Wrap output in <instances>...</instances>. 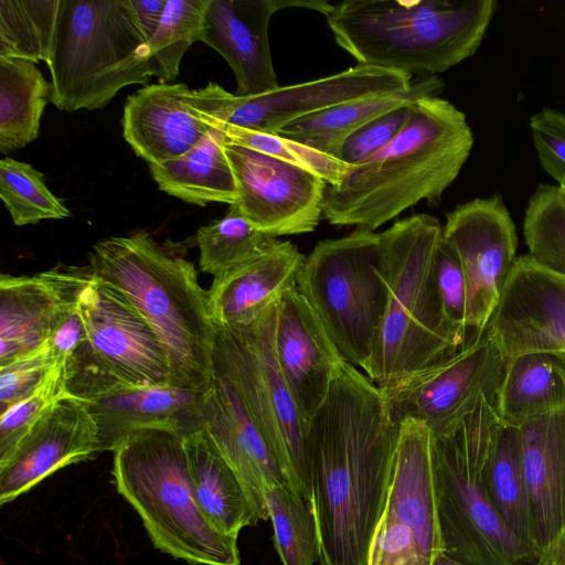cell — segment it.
I'll return each instance as SVG.
<instances>
[{"mask_svg": "<svg viewBox=\"0 0 565 565\" xmlns=\"http://www.w3.org/2000/svg\"><path fill=\"white\" fill-rule=\"evenodd\" d=\"M398 433L381 388L344 361L307 427L319 565L369 564Z\"/></svg>", "mask_w": 565, "mask_h": 565, "instance_id": "cell-1", "label": "cell"}, {"mask_svg": "<svg viewBox=\"0 0 565 565\" xmlns=\"http://www.w3.org/2000/svg\"><path fill=\"white\" fill-rule=\"evenodd\" d=\"M473 134L449 100L426 96L412 104L399 132L328 185L322 217L338 226L373 231L426 200L439 204L467 162Z\"/></svg>", "mask_w": 565, "mask_h": 565, "instance_id": "cell-2", "label": "cell"}, {"mask_svg": "<svg viewBox=\"0 0 565 565\" xmlns=\"http://www.w3.org/2000/svg\"><path fill=\"white\" fill-rule=\"evenodd\" d=\"M88 258L93 274L115 288L159 339L169 385L206 391L214 379L215 327L193 264L147 232L100 239Z\"/></svg>", "mask_w": 565, "mask_h": 565, "instance_id": "cell-3", "label": "cell"}, {"mask_svg": "<svg viewBox=\"0 0 565 565\" xmlns=\"http://www.w3.org/2000/svg\"><path fill=\"white\" fill-rule=\"evenodd\" d=\"M495 8V0H347L326 19L358 64L435 76L477 52Z\"/></svg>", "mask_w": 565, "mask_h": 565, "instance_id": "cell-4", "label": "cell"}, {"mask_svg": "<svg viewBox=\"0 0 565 565\" xmlns=\"http://www.w3.org/2000/svg\"><path fill=\"white\" fill-rule=\"evenodd\" d=\"M495 402L497 395H482L451 422L429 429L443 552L466 565H539L486 493L483 473L501 426Z\"/></svg>", "mask_w": 565, "mask_h": 565, "instance_id": "cell-5", "label": "cell"}, {"mask_svg": "<svg viewBox=\"0 0 565 565\" xmlns=\"http://www.w3.org/2000/svg\"><path fill=\"white\" fill-rule=\"evenodd\" d=\"M388 301L369 376L377 386L398 383L455 354L467 341L447 320L434 263L443 235L439 220L415 214L381 233Z\"/></svg>", "mask_w": 565, "mask_h": 565, "instance_id": "cell-6", "label": "cell"}, {"mask_svg": "<svg viewBox=\"0 0 565 565\" xmlns=\"http://www.w3.org/2000/svg\"><path fill=\"white\" fill-rule=\"evenodd\" d=\"M113 454L116 488L156 548L195 565H239L237 537L216 531L196 503L182 434L135 431Z\"/></svg>", "mask_w": 565, "mask_h": 565, "instance_id": "cell-7", "label": "cell"}, {"mask_svg": "<svg viewBox=\"0 0 565 565\" xmlns=\"http://www.w3.org/2000/svg\"><path fill=\"white\" fill-rule=\"evenodd\" d=\"M149 39L131 0H61L47 63L60 110L100 109L124 87L146 84Z\"/></svg>", "mask_w": 565, "mask_h": 565, "instance_id": "cell-8", "label": "cell"}, {"mask_svg": "<svg viewBox=\"0 0 565 565\" xmlns=\"http://www.w3.org/2000/svg\"><path fill=\"white\" fill-rule=\"evenodd\" d=\"M387 276L381 233L363 228L319 242L297 276L342 358L367 377L387 308Z\"/></svg>", "mask_w": 565, "mask_h": 565, "instance_id": "cell-9", "label": "cell"}, {"mask_svg": "<svg viewBox=\"0 0 565 565\" xmlns=\"http://www.w3.org/2000/svg\"><path fill=\"white\" fill-rule=\"evenodd\" d=\"M277 301L250 322L215 328L214 373L235 390L288 487L310 504L307 424L274 349Z\"/></svg>", "mask_w": 565, "mask_h": 565, "instance_id": "cell-10", "label": "cell"}, {"mask_svg": "<svg viewBox=\"0 0 565 565\" xmlns=\"http://www.w3.org/2000/svg\"><path fill=\"white\" fill-rule=\"evenodd\" d=\"M411 74L355 65L310 82L278 86L255 96H238L216 83L191 89L186 102L209 124L232 125L277 135L286 125L334 105L408 90Z\"/></svg>", "mask_w": 565, "mask_h": 565, "instance_id": "cell-11", "label": "cell"}, {"mask_svg": "<svg viewBox=\"0 0 565 565\" xmlns=\"http://www.w3.org/2000/svg\"><path fill=\"white\" fill-rule=\"evenodd\" d=\"M78 305L88 341L77 351L90 365L89 384L96 392L169 385V364L159 339L135 308L92 269Z\"/></svg>", "mask_w": 565, "mask_h": 565, "instance_id": "cell-12", "label": "cell"}, {"mask_svg": "<svg viewBox=\"0 0 565 565\" xmlns=\"http://www.w3.org/2000/svg\"><path fill=\"white\" fill-rule=\"evenodd\" d=\"M507 362L486 328L473 331L448 359L379 387L395 423L409 418L435 429L465 413L482 395H497Z\"/></svg>", "mask_w": 565, "mask_h": 565, "instance_id": "cell-13", "label": "cell"}, {"mask_svg": "<svg viewBox=\"0 0 565 565\" xmlns=\"http://www.w3.org/2000/svg\"><path fill=\"white\" fill-rule=\"evenodd\" d=\"M443 238L459 259L467 288V327L487 328L518 258L516 226L499 193L446 213Z\"/></svg>", "mask_w": 565, "mask_h": 565, "instance_id": "cell-14", "label": "cell"}, {"mask_svg": "<svg viewBox=\"0 0 565 565\" xmlns=\"http://www.w3.org/2000/svg\"><path fill=\"white\" fill-rule=\"evenodd\" d=\"M238 196L235 205L255 227L275 237L313 232L322 218L327 183L277 158L225 141Z\"/></svg>", "mask_w": 565, "mask_h": 565, "instance_id": "cell-15", "label": "cell"}, {"mask_svg": "<svg viewBox=\"0 0 565 565\" xmlns=\"http://www.w3.org/2000/svg\"><path fill=\"white\" fill-rule=\"evenodd\" d=\"M306 8L324 15L333 4L311 0H210L200 42L215 50L230 65L238 96H255L277 88L268 28L274 13Z\"/></svg>", "mask_w": 565, "mask_h": 565, "instance_id": "cell-16", "label": "cell"}, {"mask_svg": "<svg viewBox=\"0 0 565 565\" xmlns=\"http://www.w3.org/2000/svg\"><path fill=\"white\" fill-rule=\"evenodd\" d=\"M100 452L98 429L86 403L67 392L33 425L0 463V503L11 502L55 471Z\"/></svg>", "mask_w": 565, "mask_h": 565, "instance_id": "cell-17", "label": "cell"}, {"mask_svg": "<svg viewBox=\"0 0 565 565\" xmlns=\"http://www.w3.org/2000/svg\"><path fill=\"white\" fill-rule=\"evenodd\" d=\"M487 329L507 360L565 350V277L518 256Z\"/></svg>", "mask_w": 565, "mask_h": 565, "instance_id": "cell-18", "label": "cell"}, {"mask_svg": "<svg viewBox=\"0 0 565 565\" xmlns=\"http://www.w3.org/2000/svg\"><path fill=\"white\" fill-rule=\"evenodd\" d=\"M274 349L280 371L308 424L323 404L345 361L297 284L277 301Z\"/></svg>", "mask_w": 565, "mask_h": 565, "instance_id": "cell-19", "label": "cell"}, {"mask_svg": "<svg viewBox=\"0 0 565 565\" xmlns=\"http://www.w3.org/2000/svg\"><path fill=\"white\" fill-rule=\"evenodd\" d=\"M518 429L539 565H562L565 557V411Z\"/></svg>", "mask_w": 565, "mask_h": 565, "instance_id": "cell-20", "label": "cell"}, {"mask_svg": "<svg viewBox=\"0 0 565 565\" xmlns=\"http://www.w3.org/2000/svg\"><path fill=\"white\" fill-rule=\"evenodd\" d=\"M202 427L243 484L259 521H267V491L288 484L235 390L216 373L205 392Z\"/></svg>", "mask_w": 565, "mask_h": 565, "instance_id": "cell-21", "label": "cell"}, {"mask_svg": "<svg viewBox=\"0 0 565 565\" xmlns=\"http://www.w3.org/2000/svg\"><path fill=\"white\" fill-rule=\"evenodd\" d=\"M184 83H158L129 95L124 106L122 136L148 164L181 157L211 129L188 102Z\"/></svg>", "mask_w": 565, "mask_h": 565, "instance_id": "cell-22", "label": "cell"}, {"mask_svg": "<svg viewBox=\"0 0 565 565\" xmlns=\"http://www.w3.org/2000/svg\"><path fill=\"white\" fill-rule=\"evenodd\" d=\"M206 391L174 386H121L84 401L98 429L100 452L146 429L186 434L203 426Z\"/></svg>", "mask_w": 565, "mask_h": 565, "instance_id": "cell-23", "label": "cell"}, {"mask_svg": "<svg viewBox=\"0 0 565 565\" xmlns=\"http://www.w3.org/2000/svg\"><path fill=\"white\" fill-rule=\"evenodd\" d=\"M429 428L422 422L399 423L393 472L384 513L406 525L416 539L420 565L443 552L438 526Z\"/></svg>", "mask_w": 565, "mask_h": 565, "instance_id": "cell-24", "label": "cell"}, {"mask_svg": "<svg viewBox=\"0 0 565 565\" xmlns=\"http://www.w3.org/2000/svg\"><path fill=\"white\" fill-rule=\"evenodd\" d=\"M305 258L291 242L277 239L260 254L213 278L207 301L214 327L256 319L297 284Z\"/></svg>", "mask_w": 565, "mask_h": 565, "instance_id": "cell-25", "label": "cell"}, {"mask_svg": "<svg viewBox=\"0 0 565 565\" xmlns=\"http://www.w3.org/2000/svg\"><path fill=\"white\" fill-rule=\"evenodd\" d=\"M58 305L49 270L0 276V366L46 345Z\"/></svg>", "mask_w": 565, "mask_h": 565, "instance_id": "cell-26", "label": "cell"}, {"mask_svg": "<svg viewBox=\"0 0 565 565\" xmlns=\"http://www.w3.org/2000/svg\"><path fill=\"white\" fill-rule=\"evenodd\" d=\"M190 479L196 503L220 533L238 537L259 519L231 467L217 452L203 427L183 435Z\"/></svg>", "mask_w": 565, "mask_h": 565, "instance_id": "cell-27", "label": "cell"}, {"mask_svg": "<svg viewBox=\"0 0 565 565\" xmlns=\"http://www.w3.org/2000/svg\"><path fill=\"white\" fill-rule=\"evenodd\" d=\"M443 81L425 76L405 92L354 99L319 110L282 127L277 135L339 160L341 148L353 132L392 110L426 96H438Z\"/></svg>", "mask_w": 565, "mask_h": 565, "instance_id": "cell-28", "label": "cell"}, {"mask_svg": "<svg viewBox=\"0 0 565 565\" xmlns=\"http://www.w3.org/2000/svg\"><path fill=\"white\" fill-rule=\"evenodd\" d=\"M495 404L500 423L513 428L565 411V350L508 359Z\"/></svg>", "mask_w": 565, "mask_h": 565, "instance_id": "cell-29", "label": "cell"}, {"mask_svg": "<svg viewBox=\"0 0 565 565\" xmlns=\"http://www.w3.org/2000/svg\"><path fill=\"white\" fill-rule=\"evenodd\" d=\"M225 141L224 131L213 125L186 153L162 163L148 164L150 174L161 191L186 203L233 205L238 191Z\"/></svg>", "mask_w": 565, "mask_h": 565, "instance_id": "cell-30", "label": "cell"}, {"mask_svg": "<svg viewBox=\"0 0 565 565\" xmlns=\"http://www.w3.org/2000/svg\"><path fill=\"white\" fill-rule=\"evenodd\" d=\"M51 102V83L35 63L0 56V151L21 149L39 137Z\"/></svg>", "mask_w": 565, "mask_h": 565, "instance_id": "cell-31", "label": "cell"}, {"mask_svg": "<svg viewBox=\"0 0 565 565\" xmlns=\"http://www.w3.org/2000/svg\"><path fill=\"white\" fill-rule=\"evenodd\" d=\"M483 483L487 497L504 525L537 555L518 428L501 424L484 469Z\"/></svg>", "mask_w": 565, "mask_h": 565, "instance_id": "cell-32", "label": "cell"}, {"mask_svg": "<svg viewBox=\"0 0 565 565\" xmlns=\"http://www.w3.org/2000/svg\"><path fill=\"white\" fill-rule=\"evenodd\" d=\"M61 0H0V56L50 62Z\"/></svg>", "mask_w": 565, "mask_h": 565, "instance_id": "cell-33", "label": "cell"}, {"mask_svg": "<svg viewBox=\"0 0 565 565\" xmlns=\"http://www.w3.org/2000/svg\"><path fill=\"white\" fill-rule=\"evenodd\" d=\"M278 238L255 227L235 205L195 234L202 273L213 278L260 254Z\"/></svg>", "mask_w": 565, "mask_h": 565, "instance_id": "cell-34", "label": "cell"}, {"mask_svg": "<svg viewBox=\"0 0 565 565\" xmlns=\"http://www.w3.org/2000/svg\"><path fill=\"white\" fill-rule=\"evenodd\" d=\"M268 520L282 565H315L319 562V542L310 504L287 486L266 493Z\"/></svg>", "mask_w": 565, "mask_h": 565, "instance_id": "cell-35", "label": "cell"}, {"mask_svg": "<svg viewBox=\"0 0 565 565\" xmlns=\"http://www.w3.org/2000/svg\"><path fill=\"white\" fill-rule=\"evenodd\" d=\"M523 236L537 266L565 277V194L558 185L540 183L531 194Z\"/></svg>", "mask_w": 565, "mask_h": 565, "instance_id": "cell-36", "label": "cell"}, {"mask_svg": "<svg viewBox=\"0 0 565 565\" xmlns=\"http://www.w3.org/2000/svg\"><path fill=\"white\" fill-rule=\"evenodd\" d=\"M210 0H167L159 25L148 42L149 70L162 83L177 79L180 63L200 42Z\"/></svg>", "mask_w": 565, "mask_h": 565, "instance_id": "cell-37", "label": "cell"}, {"mask_svg": "<svg viewBox=\"0 0 565 565\" xmlns=\"http://www.w3.org/2000/svg\"><path fill=\"white\" fill-rule=\"evenodd\" d=\"M0 198L18 226L71 216L70 210L46 186L43 173L8 157L0 161Z\"/></svg>", "mask_w": 565, "mask_h": 565, "instance_id": "cell-38", "label": "cell"}, {"mask_svg": "<svg viewBox=\"0 0 565 565\" xmlns=\"http://www.w3.org/2000/svg\"><path fill=\"white\" fill-rule=\"evenodd\" d=\"M213 125L221 127L230 142L308 170L319 175L328 185H337L351 167L341 160L278 135L232 125L211 124V126Z\"/></svg>", "mask_w": 565, "mask_h": 565, "instance_id": "cell-39", "label": "cell"}, {"mask_svg": "<svg viewBox=\"0 0 565 565\" xmlns=\"http://www.w3.org/2000/svg\"><path fill=\"white\" fill-rule=\"evenodd\" d=\"M64 393V364L55 362L47 379L33 394L1 413L0 463L8 460L50 405Z\"/></svg>", "mask_w": 565, "mask_h": 565, "instance_id": "cell-40", "label": "cell"}, {"mask_svg": "<svg viewBox=\"0 0 565 565\" xmlns=\"http://www.w3.org/2000/svg\"><path fill=\"white\" fill-rule=\"evenodd\" d=\"M434 276L447 320L456 329L468 333L465 276L456 252L443 235L435 256Z\"/></svg>", "mask_w": 565, "mask_h": 565, "instance_id": "cell-41", "label": "cell"}, {"mask_svg": "<svg viewBox=\"0 0 565 565\" xmlns=\"http://www.w3.org/2000/svg\"><path fill=\"white\" fill-rule=\"evenodd\" d=\"M55 361L50 349H42L0 366V411L33 394L47 379Z\"/></svg>", "mask_w": 565, "mask_h": 565, "instance_id": "cell-42", "label": "cell"}, {"mask_svg": "<svg viewBox=\"0 0 565 565\" xmlns=\"http://www.w3.org/2000/svg\"><path fill=\"white\" fill-rule=\"evenodd\" d=\"M412 104L392 110L367 122L344 141L339 160L354 166L387 145L403 128Z\"/></svg>", "mask_w": 565, "mask_h": 565, "instance_id": "cell-43", "label": "cell"}, {"mask_svg": "<svg viewBox=\"0 0 565 565\" xmlns=\"http://www.w3.org/2000/svg\"><path fill=\"white\" fill-rule=\"evenodd\" d=\"M367 565H420L412 531L386 513L376 529Z\"/></svg>", "mask_w": 565, "mask_h": 565, "instance_id": "cell-44", "label": "cell"}, {"mask_svg": "<svg viewBox=\"0 0 565 565\" xmlns=\"http://www.w3.org/2000/svg\"><path fill=\"white\" fill-rule=\"evenodd\" d=\"M529 126L542 168L565 169V113L544 107L530 117Z\"/></svg>", "mask_w": 565, "mask_h": 565, "instance_id": "cell-45", "label": "cell"}, {"mask_svg": "<svg viewBox=\"0 0 565 565\" xmlns=\"http://www.w3.org/2000/svg\"><path fill=\"white\" fill-rule=\"evenodd\" d=\"M166 2L167 0H131L149 40L159 25Z\"/></svg>", "mask_w": 565, "mask_h": 565, "instance_id": "cell-46", "label": "cell"}, {"mask_svg": "<svg viewBox=\"0 0 565 565\" xmlns=\"http://www.w3.org/2000/svg\"><path fill=\"white\" fill-rule=\"evenodd\" d=\"M543 169L557 182V185L565 194V169L554 166H546Z\"/></svg>", "mask_w": 565, "mask_h": 565, "instance_id": "cell-47", "label": "cell"}, {"mask_svg": "<svg viewBox=\"0 0 565 565\" xmlns=\"http://www.w3.org/2000/svg\"><path fill=\"white\" fill-rule=\"evenodd\" d=\"M430 565H466L460 562H457L449 556H447L444 552L439 553L431 562Z\"/></svg>", "mask_w": 565, "mask_h": 565, "instance_id": "cell-48", "label": "cell"}, {"mask_svg": "<svg viewBox=\"0 0 565 565\" xmlns=\"http://www.w3.org/2000/svg\"><path fill=\"white\" fill-rule=\"evenodd\" d=\"M562 565H565V557H564V559H563V563H562Z\"/></svg>", "mask_w": 565, "mask_h": 565, "instance_id": "cell-49", "label": "cell"}]
</instances>
